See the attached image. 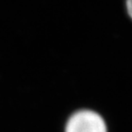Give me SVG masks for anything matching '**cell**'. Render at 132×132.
Returning a JSON list of instances; mask_svg holds the SVG:
<instances>
[{"instance_id":"6da1fadb","label":"cell","mask_w":132,"mask_h":132,"mask_svg":"<svg viewBox=\"0 0 132 132\" xmlns=\"http://www.w3.org/2000/svg\"><path fill=\"white\" fill-rule=\"evenodd\" d=\"M65 132H107L103 118L92 110H79L67 121Z\"/></svg>"},{"instance_id":"7a4b0ae2","label":"cell","mask_w":132,"mask_h":132,"mask_svg":"<svg viewBox=\"0 0 132 132\" xmlns=\"http://www.w3.org/2000/svg\"><path fill=\"white\" fill-rule=\"evenodd\" d=\"M125 9L128 16L132 21V0H125Z\"/></svg>"}]
</instances>
